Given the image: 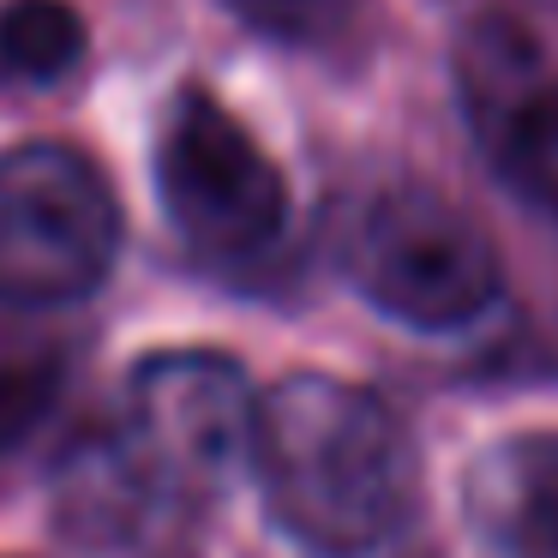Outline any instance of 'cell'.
Listing matches in <instances>:
<instances>
[{
	"label": "cell",
	"instance_id": "obj_1",
	"mask_svg": "<svg viewBox=\"0 0 558 558\" xmlns=\"http://www.w3.org/2000/svg\"><path fill=\"white\" fill-rule=\"evenodd\" d=\"M270 529L306 558H378L421 510V457L378 390L289 373L258 397L253 469Z\"/></svg>",
	"mask_w": 558,
	"mask_h": 558
},
{
	"label": "cell",
	"instance_id": "obj_2",
	"mask_svg": "<svg viewBox=\"0 0 558 558\" xmlns=\"http://www.w3.org/2000/svg\"><path fill=\"white\" fill-rule=\"evenodd\" d=\"M342 270L373 313L426 337H457L481 325L505 294L486 229L433 186L378 193L342 241Z\"/></svg>",
	"mask_w": 558,
	"mask_h": 558
},
{
	"label": "cell",
	"instance_id": "obj_3",
	"mask_svg": "<svg viewBox=\"0 0 558 558\" xmlns=\"http://www.w3.org/2000/svg\"><path fill=\"white\" fill-rule=\"evenodd\" d=\"M126 450L169 510L205 505L253 469L258 390L217 349H169L138 361L114 414Z\"/></svg>",
	"mask_w": 558,
	"mask_h": 558
},
{
	"label": "cell",
	"instance_id": "obj_4",
	"mask_svg": "<svg viewBox=\"0 0 558 558\" xmlns=\"http://www.w3.org/2000/svg\"><path fill=\"white\" fill-rule=\"evenodd\" d=\"M121 253V205L109 181L66 145H19L0 157V306H73Z\"/></svg>",
	"mask_w": 558,
	"mask_h": 558
},
{
	"label": "cell",
	"instance_id": "obj_5",
	"mask_svg": "<svg viewBox=\"0 0 558 558\" xmlns=\"http://www.w3.org/2000/svg\"><path fill=\"white\" fill-rule=\"evenodd\" d=\"M157 198L186 246L253 258L282 234L289 186L258 138L205 90H186L157 138Z\"/></svg>",
	"mask_w": 558,
	"mask_h": 558
},
{
	"label": "cell",
	"instance_id": "obj_6",
	"mask_svg": "<svg viewBox=\"0 0 558 558\" xmlns=\"http://www.w3.org/2000/svg\"><path fill=\"white\" fill-rule=\"evenodd\" d=\"M457 85L493 174L529 210L558 222V73L529 31L481 19L457 49Z\"/></svg>",
	"mask_w": 558,
	"mask_h": 558
},
{
	"label": "cell",
	"instance_id": "obj_7",
	"mask_svg": "<svg viewBox=\"0 0 558 558\" xmlns=\"http://www.w3.org/2000/svg\"><path fill=\"white\" fill-rule=\"evenodd\" d=\"M169 517L162 493L150 486V474L138 469V457L126 450L121 426H90L54 457V529L78 546V553H133L157 534V522Z\"/></svg>",
	"mask_w": 558,
	"mask_h": 558
},
{
	"label": "cell",
	"instance_id": "obj_8",
	"mask_svg": "<svg viewBox=\"0 0 558 558\" xmlns=\"http://www.w3.org/2000/svg\"><path fill=\"white\" fill-rule=\"evenodd\" d=\"M469 529L493 558H558V433H510L474 457L462 481Z\"/></svg>",
	"mask_w": 558,
	"mask_h": 558
},
{
	"label": "cell",
	"instance_id": "obj_9",
	"mask_svg": "<svg viewBox=\"0 0 558 558\" xmlns=\"http://www.w3.org/2000/svg\"><path fill=\"white\" fill-rule=\"evenodd\" d=\"M85 61V19L66 0H13L0 13V73L19 85H54Z\"/></svg>",
	"mask_w": 558,
	"mask_h": 558
},
{
	"label": "cell",
	"instance_id": "obj_10",
	"mask_svg": "<svg viewBox=\"0 0 558 558\" xmlns=\"http://www.w3.org/2000/svg\"><path fill=\"white\" fill-rule=\"evenodd\" d=\"M66 373L54 361H7L0 366V462L19 457L61 409Z\"/></svg>",
	"mask_w": 558,
	"mask_h": 558
},
{
	"label": "cell",
	"instance_id": "obj_11",
	"mask_svg": "<svg viewBox=\"0 0 558 558\" xmlns=\"http://www.w3.org/2000/svg\"><path fill=\"white\" fill-rule=\"evenodd\" d=\"M229 7L253 31H265L277 43H294V49H330L361 19V0H229Z\"/></svg>",
	"mask_w": 558,
	"mask_h": 558
}]
</instances>
